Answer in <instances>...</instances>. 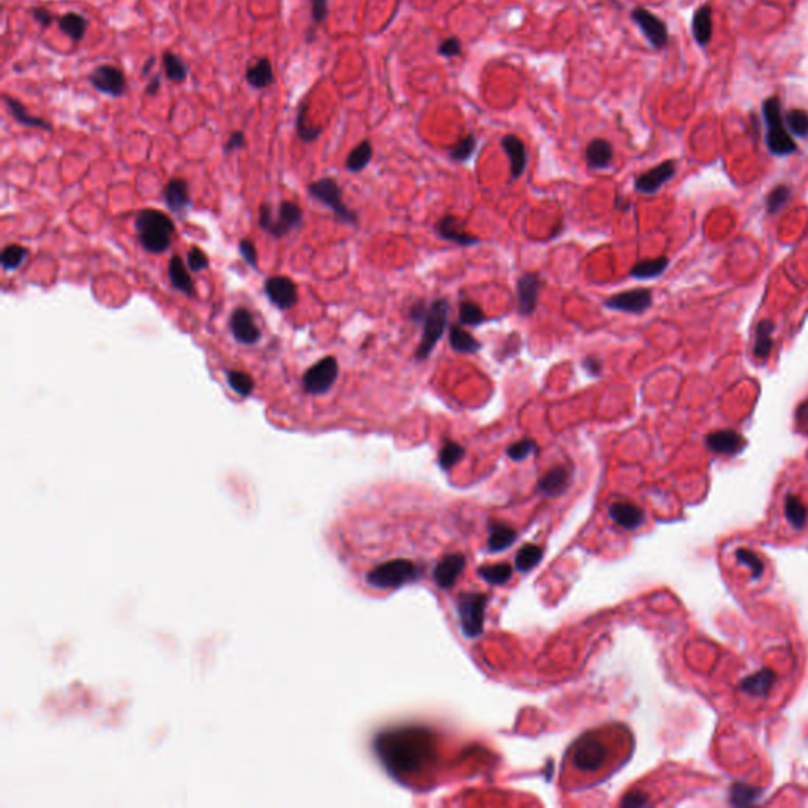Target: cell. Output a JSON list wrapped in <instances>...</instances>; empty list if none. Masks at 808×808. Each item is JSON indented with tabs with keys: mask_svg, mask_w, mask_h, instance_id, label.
<instances>
[{
	"mask_svg": "<svg viewBox=\"0 0 808 808\" xmlns=\"http://www.w3.org/2000/svg\"><path fill=\"white\" fill-rule=\"evenodd\" d=\"M436 737L429 731L406 728L390 731L377 741L384 764L399 779L414 777L436 758Z\"/></svg>",
	"mask_w": 808,
	"mask_h": 808,
	"instance_id": "1",
	"label": "cell"
},
{
	"mask_svg": "<svg viewBox=\"0 0 808 808\" xmlns=\"http://www.w3.org/2000/svg\"><path fill=\"white\" fill-rule=\"evenodd\" d=\"M613 739L607 731H591L581 736L573 744L565 770L567 775H575V782H592L605 779L614 762Z\"/></svg>",
	"mask_w": 808,
	"mask_h": 808,
	"instance_id": "2",
	"label": "cell"
},
{
	"mask_svg": "<svg viewBox=\"0 0 808 808\" xmlns=\"http://www.w3.org/2000/svg\"><path fill=\"white\" fill-rule=\"evenodd\" d=\"M136 231H138L139 241L144 250L154 254L164 253L172 244L176 226L172 220L154 209L141 210L136 216Z\"/></svg>",
	"mask_w": 808,
	"mask_h": 808,
	"instance_id": "3",
	"label": "cell"
},
{
	"mask_svg": "<svg viewBox=\"0 0 808 808\" xmlns=\"http://www.w3.org/2000/svg\"><path fill=\"white\" fill-rule=\"evenodd\" d=\"M422 322H424V335H422L417 351H415V359H417V361H424L432 356L436 344L441 341L445 330H447L449 301L444 299L434 300L433 304L428 306L425 318Z\"/></svg>",
	"mask_w": 808,
	"mask_h": 808,
	"instance_id": "4",
	"label": "cell"
},
{
	"mask_svg": "<svg viewBox=\"0 0 808 808\" xmlns=\"http://www.w3.org/2000/svg\"><path fill=\"white\" fill-rule=\"evenodd\" d=\"M762 114L767 125V147L774 155H791L796 152V142L792 141L787 126L783 124L780 100L777 96H770L762 104Z\"/></svg>",
	"mask_w": 808,
	"mask_h": 808,
	"instance_id": "5",
	"label": "cell"
},
{
	"mask_svg": "<svg viewBox=\"0 0 808 808\" xmlns=\"http://www.w3.org/2000/svg\"><path fill=\"white\" fill-rule=\"evenodd\" d=\"M301 220H304L301 209L289 201L279 204L276 215L269 204H262L259 210V226L274 237H284L292 229L300 228Z\"/></svg>",
	"mask_w": 808,
	"mask_h": 808,
	"instance_id": "6",
	"label": "cell"
},
{
	"mask_svg": "<svg viewBox=\"0 0 808 808\" xmlns=\"http://www.w3.org/2000/svg\"><path fill=\"white\" fill-rule=\"evenodd\" d=\"M308 191L314 199H318L324 206L329 207L336 215L338 220L349 224H357V215L344 204L341 188L338 186L334 179L324 177L316 180V182L308 186Z\"/></svg>",
	"mask_w": 808,
	"mask_h": 808,
	"instance_id": "7",
	"label": "cell"
},
{
	"mask_svg": "<svg viewBox=\"0 0 808 808\" xmlns=\"http://www.w3.org/2000/svg\"><path fill=\"white\" fill-rule=\"evenodd\" d=\"M338 361L335 357H324L306 369L301 385L308 395H324L334 387L338 379Z\"/></svg>",
	"mask_w": 808,
	"mask_h": 808,
	"instance_id": "8",
	"label": "cell"
},
{
	"mask_svg": "<svg viewBox=\"0 0 808 808\" xmlns=\"http://www.w3.org/2000/svg\"><path fill=\"white\" fill-rule=\"evenodd\" d=\"M89 82L103 95L120 98L126 94V78L114 65H100L89 74Z\"/></svg>",
	"mask_w": 808,
	"mask_h": 808,
	"instance_id": "9",
	"label": "cell"
},
{
	"mask_svg": "<svg viewBox=\"0 0 808 808\" xmlns=\"http://www.w3.org/2000/svg\"><path fill=\"white\" fill-rule=\"evenodd\" d=\"M651 305H652V292H651V289H646V288L619 292V294H614V296H611L605 301L607 308L614 309V311H622V313H630V314L644 313Z\"/></svg>",
	"mask_w": 808,
	"mask_h": 808,
	"instance_id": "10",
	"label": "cell"
},
{
	"mask_svg": "<svg viewBox=\"0 0 808 808\" xmlns=\"http://www.w3.org/2000/svg\"><path fill=\"white\" fill-rule=\"evenodd\" d=\"M632 18L637 22V26L639 27L641 32L644 34L647 41L651 43L654 48L662 49L667 46L669 39L668 29L667 24H664L659 16H655L654 13L638 6V9L632 11Z\"/></svg>",
	"mask_w": 808,
	"mask_h": 808,
	"instance_id": "11",
	"label": "cell"
},
{
	"mask_svg": "<svg viewBox=\"0 0 808 808\" xmlns=\"http://www.w3.org/2000/svg\"><path fill=\"white\" fill-rule=\"evenodd\" d=\"M269 300L278 309H291L297 305L299 292L297 286L288 276H270L264 283Z\"/></svg>",
	"mask_w": 808,
	"mask_h": 808,
	"instance_id": "12",
	"label": "cell"
},
{
	"mask_svg": "<svg viewBox=\"0 0 808 808\" xmlns=\"http://www.w3.org/2000/svg\"><path fill=\"white\" fill-rule=\"evenodd\" d=\"M229 327L240 344L253 346L261 339V329L256 326L253 314L246 308H236L231 314Z\"/></svg>",
	"mask_w": 808,
	"mask_h": 808,
	"instance_id": "13",
	"label": "cell"
},
{
	"mask_svg": "<svg viewBox=\"0 0 808 808\" xmlns=\"http://www.w3.org/2000/svg\"><path fill=\"white\" fill-rule=\"evenodd\" d=\"M676 174V161L668 160L663 161L655 168L646 171L644 174L637 177L635 180V190L643 194H654L660 190V188L674 177Z\"/></svg>",
	"mask_w": 808,
	"mask_h": 808,
	"instance_id": "14",
	"label": "cell"
},
{
	"mask_svg": "<svg viewBox=\"0 0 808 808\" xmlns=\"http://www.w3.org/2000/svg\"><path fill=\"white\" fill-rule=\"evenodd\" d=\"M542 289V278L539 274H523L519 276L517 283L518 291V305L519 313L524 316H531L534 313L535 306H537L539 294Z\"/></svg>",
	"mask_w": 808,
	"mask_h": 808,
	"instance_id": "15",
	"label": "cell"
},
{
	"mask_svg": "<svg viewBox=\"0 0 808 808\" xmlns=\"http://www.w3.org/2000/svg\"><path fill=\"white\" fill-rule=\"evenodd\" d=\"M501 146L504 149V152L509 156L512 179L513 180L519 179L524 174L527 166V150L524 142L515 134H505L501 141Z\"/></svg>",
	"mask_w": 808,
	"mask_h": 808,
	"instance_id": "16",
	"label": "cell"
},
{
	"mask_svg": "<svg viewBox=\"0 0 808 808\" xmlns=\"http://www.w3.org/2000/svg\"><path fill=\"white\" fill-rule=\"evenodd\" d=\"M436 231L442 239L453 241V244L462 245V246L475 245L480 241V239L472 236V234H469L463 228V223H462V220H459V218L452 216V215L441 218V221L437 223V226H436Z\"/></svg>",
	"mask_w": 808,
	"mask_h": 808,
	"instance_id": "17",
	"label": "cell"
},
{
	"mask_svg": "<svg viewBox=\"0 0 808 808\" xmlns=\"http://www.w3.org/2000/svg\"><path fill=\"white\" fill-rule=\"evenodd\" d=\"M164 201L176 214H184L191 207L190 186L184 179H171L163 190Z\"/></svg>",
	"mask_w": 808,
	"mask_h": 808,
	"instance_id": "18",
	"label": "cell"
},
{
	"mask_svg": "<svg viewBox=\"0 0 808 808\" xmlns=\"http://www.w3.org/2000/svg\"><path fill=\"white\" fill-rule=\"evenodd\" d=\"M706 444L709 450L720 455H734V453L741 452L744 447L742 436L732 432V429H720V432H714L706 437Z\"/></svg>",
	"mask_w": 808,
	"mask_h": 808,
	"instance_id": "19",
	"label": "cell"
},
{
	"mask_svg": "<svg viewBox=\"0 0 808 808\" xmlns=\"http://www.w3.org/2000/svg\"><path fill=\"white\" fill-rule=\"evenodd\" d=\"M608 517L625 531L637 529L643 523V510L630 502H614L609 507Z\"/></svg>",
	"mask_w": 808,
	"mask_h": 808,
	"instance_id": "20",
	"label": "cell"
},
{
	"mask_svg": "<svg viewBox=\"0 0 808 808\" xmlns=\"http://www.w3.org/2000/svg\"><path fill=\"white\" fill-rule=\"evenodd\" d=\"M586 163L592 169H607L613 161V146L607 139H592L586 147Z\"/></svg>",
	"mask_w": 808,
	"mask_h": 808,
	"instance_id": "21",
	"label": "cell"
},
{
	"mask_svg": "<svg viewBox=\"0 0 808 808\" xmlns=\"http://www.w3.org/2000/svg\"><path fill=\"white\" fill-rule=\"evenodd\" d=\"M4 101H5V106L9 108L10 116L16 120V122L22 126H29V128H40V130L44 131H51L52 130V125L46 120H43L40 117H35V116H30V112L26 109L24 104H22L19 100L9 95H4Z\"/></svg>",
	"mask_w": 808,
	"mask_h": 808,
	"instance_id": "22",
	"label": "cell"
},
{
	"mask_svg": "<svg viewBox=\"0 0 808 808\" xmlns=\"http://www.w3.org/2000/svg\"><path fill=\"white\" fill-rule=\"evenodd\" d=\"M245 78L246 82L250 84L253 89H267L275 82V74H274V68H271V64L269 57H261L256 60L254 64H251L250 66L246 68V73H245Z\"/></svg>",
	"mask_w": 808,
	"mask_h": 808,
	"instance_id": "23",
	"label": "cell"
},
{
	"mask_svg": "<svg viewBox=\"0 0 808 808\" xmlns=\"http://www.w3.org/2000/svg\"><path fill=\"white\" fill-rule=\"evenodd\" d=\"M572 472L573 471H572L570 466H565V464L554 466L553 469H549L545 477L540 480L539 487H540L543 493H547V494L562 493V491L570 485Z\"/></svg>",
	"mask_w": 808,
	"mask_h": 808,
	"instance_id": "24",
	"label": "cell"
},
{
	"mask_svg": "<svg viewBox=\"0 0 808 808\" xmlns=\"http://www.w3.org/2000/svg\"><path fill=\"white\" fill-rule=\"evenodd\" d=\"M168 274H169L171 284L174 286V288H176L180 292H184L185 296H188V297L194 296L193 278L190 276V274H188V270H186L185 264H184L180 256H172L171 261H169Z\"/></svg>",
	"mask_w": 808,
	"mask_h": 808,
	"instance_id": "25",
	"label": "cell"
},
{
	"mask_svg": "<svg viewBox=\"0 0 808 808\" xmlns=\"http://www.w3.org/2000/svg\"><path fill=\"white\" fill-rule=\"evenodd\" d=\"M714 32V22H712V9L711 5H702L693 16V36L701 46L711 41Z\"/></svg>",
	"mask_w": 808,
	"mask_h": 808,
	"instance_id": "26",
	"label": "cell"
},
{
	"mask_svg": "<svg viewBox=\"0 0 808 808\" xmlns=\"http://www.w3.org/2000/svg\"><path fill=\"white\" fill-rule=\"evenodd\" d=\"M449 341L453 351L462 354H474L482 349V343L479 339H475L469 331H466L458 324H452L449 329Z\"/></svg>",
	"mask_w": 808,
	"mask_h": 808,
	"instance_id": "27",
	"label": "cell"
},
{
	"mask_svg": "<svg viewBox=\"0 0 808 808\" xmlns=\"http://www.w3.org/2000/svg\"><path fill=\"white\" fill-rule=\"evenodd\" d=\"M57 24H59V29L62 30V32L68 36V39L78 43V41L84 39V35L87 32V27H89V21H87V18L82 16V14L70 11V13L64 14V16H60L57 19Z\"/></svg>",
	"mask_w": 808,
	"mask_h": 808,
	"instance_id": "28",
	"label": "cell"
},
{
	"mask_svg": "<svg viewBox=\"0 0 808 808\" xmlns=\"http://www.w3.org/2000/svg\"><path fill=\"white\" fill-rule=\"evenodd\" d=\"M774 682H775L774 671H770L769 668H764V669H761L759 673H754L753 676L744 679L742 684H741V689L749 694L766 697V694H769L770 689H772Z\"/></svg>",
	"mask_w": 808,
	"mask_h": 808,
	"instance_id": "29",
	"label": "cell"
},
{
	"mask_svg": "<svg viewBox=\"0 0 808 808\" xmlns=\"http://www.w3.org/2000/svg\"><path fill=\"white\" fill-rule=\"evenodd\" d=\"M161 62H163V70H164L166 78H168L171 82L180 84V82L186 81L188 74H190V68H188V65L177 54L166 51V52H163Z\"/></svg>",
	"mask_w": 808,
	"mask_h": 808,
	"instance_id": "30",
	"label": "cell"
},
{
	"mask_svg": "<svg viewBox=\"0 0 808 808\" xmlns=\"http://www.w3.org/2000/svg\"><path fill=\"white\" fill-rule=\"evenodd\" d=\"M668 266H669V259L667 256H662V258L657 259H644L637 262L635 266L632 267L630 275L638 279H651L655 276H660L663 271L667 270Z\"/></svg>",
	"mask_w": 808,
	"mask_h": 808,
	"instance_id": "31",
	"label": "cell"
},
{
	"mask_svg": "<svg viewBox=\"0 0 808 808\" xmlns=\"http://www.w3.org/2000/svg\"><path fill=\"white\" fill-rule=\"evenodd\" d=\"M774 329H775L774 322L769 319H764L758 324L757 339H754V356L761 360H766L769 357L770 351H772Z\"/></svg>",
	"mask_w": 808,
	"mask_h": 808,
	"instance_id": "32",
	"label": "cell"
},
{
	"mask_svg": "<svg viewBox=\"0 0 808 808\" xmlns=\"http://www.w3.org/2000/svg\"><path fill=\"white\" fill-rule=\"evenodd\" d=\"M373 158V146L369 141H361L346 158V169L349 172L364 171Z\"/></svg>",
	"mask_w": 808,
	"mask_h": 808,
	"instance_id": "33",
	"label": "cell"
},
{
	"mask_svg": "<svg viewBox=\"0 0 808 808\" xmlns=\"http://www.w3.org/2000/svg\"><path fill=\"white\" fill-rule=\"evenodd\" d=\"M306 109H308V104L301 103L300 108H299V112H297L296 128H297L299 138L304 142H306V144H311V142H314L322 134V128L321 126H309L306 124Z\"/></svg>",
	"mask_w": 808,
	"mask_h": 808,
	"instance_id": "34",
	"label": "cell"
},
{
	"mask_svg": "<svg viewBox=\"0 0 808 808\" xmlns=\"http://www.w3.org/2000/svg\"><path fill=\"white\" fill-rule=\"evenodd\" d=\"M226 379H228L229 387L236 391L237 395L246 398L253 394L254 381L250 374H246L244 371H237V369H231V371L226 373Z\"/></svg>",
	"mask_w": 808,
	"mask_h": 808,
	"instance_id": "35",
	"label": "cell"
},
{
	"mask_svg": "<svg viewBox=\"0 0 808 808\" xmlns=\"http://www.w3.org/2000/svg\"><path fill=\"white\" fill-rule=\"evenodd\" d=\"M784 513L789 523L796 527V529H802L807 523V509L805 505L800 502L799 497L788 496L787 502H784Z\"/></svg>",
	"mask_w": 808,
	"mask_h": 808,
	"instance_id": "36",
	"label": "cell"
},
{
	"mask_svg": "<svg viewBox=\"0 0 808 808\" xmlns=\"http://www.w3.org/2000/svg\"><path fill=\"white\" fill-rule=\"evenodd\" d=\"M487 316L485 313L482 311V308L474 304V301H462V305H459V322L463 324V326H480V324L485 322Z\"/></svg>",
	"mask_w": 808,
	"mask_h": 808,
	"instance_id": "37",
	"label": "cell"
},
{
	"mask_svg": "<svg viewBox=\"0 0 808 808\" xmlns=\"http://www.w3.org/2000/svg\"><path fill=\"white\" fill-rule=\"evenodd\" d=\"M464 453H466V450H464L463 445H459L458 442H453V441H447L444 444V447L441 449L439 464L444 467V469H450V467L455 466L458 462H462Z\"/></svg>",
	"mask_w": 808,
	"mask_h": 808,
	"instance_id": "38",
	"label": "cell"
},
{
	"mask_svg": "<svg viewBox=\"0 0 808 808\" xmlns=\"http://www.w3.org/2000/svg\"><path fill=\"white\" fill-rule=\"evenodd\" d=\"M29 251L21 245H9L2 251V267L4 270H16L22 262L26 261Z\"/></svg>",
	"mask_w": 808,
	"mask_h": 808,
	"instance_id": "39",
	"label": "cell"
},
{
	"mask_svg": "<svg viewBox=\"0 0 808 808\" xmlns=\"http://www.w3.org/2000/svg\"><path fill=\"white\" fill-rule=\"evenodd\" d=\"M475 147H477V138L474 134H467L450 149V156L455 161H467L474 155Z\"/></svg>",
	"mask_w": 808,
	"mask_h": 808,
	"instance_id": "40",
	"label": "cell"
},
{
	"mask_svg": "<svg viewBox=\"0 0 808 808\" xmlns=\"http://www.w3.org/2000/svg\"><path fill=\"white\" fill-rule=\"evenodd\" d=\"M787 125L789 130L799 138H805L808 134V112L804 109H791L787 114Z\"/></svg>",
	"mask_w": 808,
	"mask_h": 808,
	"instance_id": "41",
	"label": "cell"
},
{
	"mask_svg": "<svg viewBox=\"0 0 808 808\" xmlns=\"http://www.w3.org/2000/svg\"><path fill=\"white\" fill-rule=\"evenodd\" d=\"M759 797V789L745 783H736L731 788V802L734 805H749Z\"/></svg>",
	"mask_w": 808,
	"mask_h": 808,
	"instance_id": "42",
	"label": "cell"
},
{
	"mask_svg": "<svg viewBox=\"0 0 808 808\" xmlns=\"http://www.w3.org/2000/svg\"><path fill=\"white\" fill-rule=\"evenodd\" d=\"M535 452H537V442L534 439H529V437H524V439L510 445L507 449V455L509 458L513 459V462H523V459H526L531 453Z\"/></svg>",
	"mask_w": 808,
	"mask_h": 808,
	"instance_id": "43",
	"label": "cell"
},
{
	"mask_svg": "<svg viewBox=\"0 0 808 808\" xmlns=\"http://www.w3.org/2000/svg\"><path fill=\"white\" fill-rule=\"evenodd\" d=\"M791 196V190L787 185H779L775 186L772 191L769 193L767 196V201H766V207L770 214H775L779 212V210L784 206V204L788 202Z\"/></svg>",
	"mask_w": 808,
	"mask_h": 808,
	"instance_id": "44",
	"label": "cell"
},
{
	"mask_svg": "<svg viewBox=\"0 0 808 808\" xmlns=\"http://www.w3.org/2000/svg\"><path fill=\"white\" fill-rule=\"evenodd\" d=\"M736 557L737 561L747 565V567H750V570L753 572V578L754 579H759L762 577V573H764V564H762L761 559L752 553L750 549H737L736 551Z\"/></svg>",
	"mask_w": 808,
	"mask_h": 808,
	"instance_id": "45",
	"label": "cell"
},
{
	"mask_svg": "<svg viewBox=\"0 0 808 808\" xmlns=\"http://www.w3.org/2000/svg\"><path fill=\"white\" fill-rule=\"evenodd\" d=\"M188 267H190V271H193V274L206 270L209 267L207 254L199 250V248L196 246L191 248V250L188 251Z\"/></svg>",
	"mask_w": 808,
	"mask_h": 808,
	"instance_id": "46",
	"label": "cell"
},
{
	"mask_svg": "<svg viewBox=\"0 0 808 808\" xmlns=\"http://www.w3.org/2000/svg\"><path fill=\"white\" fill-rule=\"evenodd\" d=\"M462 48H463V44H462V41L457 39V36H449V39H445L439 44V46H437V52H439L442 57L452 59V57H457V56L462 54Z\"/></svg>",
	"mask_w": 808,
	"mask_h": 808,
	"instance_id": "47",
	"label": "cell"
},
{
	"mask_svg": "<svg viewBox=\"0 0 808 808\" xmlns=\"http://www.w3.org/2000/svg\"><path fill=\"white\" fill-rule=\"evenodd\" d=\"M239 251H240L241 258L245 259V262L248 264V266H251V267H254V269L258 267V251H256V246H254V244H253L251 240H248V239L240 240Z\"/></svg>",
	"mask_w": 808,
	"mask_h": 808,
	"instance_id": "48",
	"label": "cell"
},
{
	"mask_svg": "<svg viewBox=\"0 0 808 808\" xmlns=\"http://www.w3.org/2000/svg\"><path fill=\"white\" fill-rule=\"evenodd\" d=\"M309 4H311L313 24L319 26L326 22L329 16V0H309Z\"/></svg>",
	"mask_w": 808,
	"mask_h": 808,
	"instance_id": "49",
	"label": "cell"
},
{
	"mask_svg": "<svg viewBox=\"0 0 808 808\" xmlns=\"http://www.w3.org/2000/svg\"><path fill=\"white\" fill-rule=\"evenodd\" d=\"M30 13H32L34 19H35L36 22H39V24H40L43 29H48L49 26H52V22L59 19V18H56L54 14H52L49 10L40 9V6H39V9H32V10H30Z\"/></svg>",
	"mask_w": 808,
	"mask_h": 808,
	"instance_id": "50",
	"label": "cell"
},
{
	"mask_svg": "<svg viewBox=\"0 0 808 808\" xmlns=\"http://www.w3.org/2000/svg\"><path fill=\"white\" fill-rule=\"evenodd\" d=\"M245 147V134L244 131H234L231 133L228 142L224 144V154H232L234 150Z\"/></svg>",
	"mask_w": 808,
	"mask_h": 808,
	"instance_id": "51",
	"label": "cell"
},
{
	"mask_svg": "<svg viewBox=\"0 0 808 808\" xmlns=\"http://www.w3.org/2000/svg\"><path fill=\"white\" fill-rule=\"evenodd\" d=\"M583 366H584L586 371L589 374H592V376H600L602 371H603L602 361L597 357H592V356H589L583 360Z\"/></svg>",
	"mask_w": 808,
	"mask_h": 808,
	"instance_id": "52",
	"label": "cell"
},
{
	"mask_svg": "<svg viewBox=\"0 0 808 808\" xmlns=\"http://www.w3.org/2000/svg\"><path fill=\"white\" fill-rule=\"evenodd\" d=\"M427 309H428V306L425 305V301H424V300H417V301H415V304L411 306V311H409L411 319L415 321V322H422V321H424V318H425V314H427Z\"/></svg>",
	"mask_w": 808,
	"mask_h": 808,
	"instance_id": "53",
	"label": "cell"
},
{
	"mask_svg": "<svg viewBox=\"0 0 808 808\" xmlns=\"http://www.w3.org/2000/svg\"><path fill=\"white\" fill-rule=\"evenodd\" d=\"M160 86H161V74H160V73L154 74L152 81H150L149 84H147V87H146V94L155 96V95L158 94V90H160Z\"/></svg>",
	"mask_w": 808,
	"mask_h": 808,
	"instance_id": "54",
	"label": "cell"
},
{
	"mask_svg": "<svg viewBox=\"0 0 808 808\" xmlns=\"http://www.w3.org/2000/svg\"><path fill=\"white\" fill-rule=\"evenodd\" d=\"M797 424L800 427L808 428V399L804 404H800L797 409Z\"/></svg>",
	"mask_w": 808,
	"mask_h": 808,
	"instance_id": "55",
	"label": "cell"
},
{
	"mask_svg": "<svg viewBox=\"0 0 808 808\" xmlns=\"http://www.w3.org/2000/svg\"><path fill=\"white\" fill-rule=\"evenodd\" d=\"M154 64H155V57H154V56H152V57H149V59H147V62L144 64V66H142V70H141V74H142V76H147V73L150 71V68H152V66H154Z\"/></svg>",
	"mask_w": 808,
	"mask_h": 808,
	"instance_id": "56",
	"label": "cell"
}]
</instances>
